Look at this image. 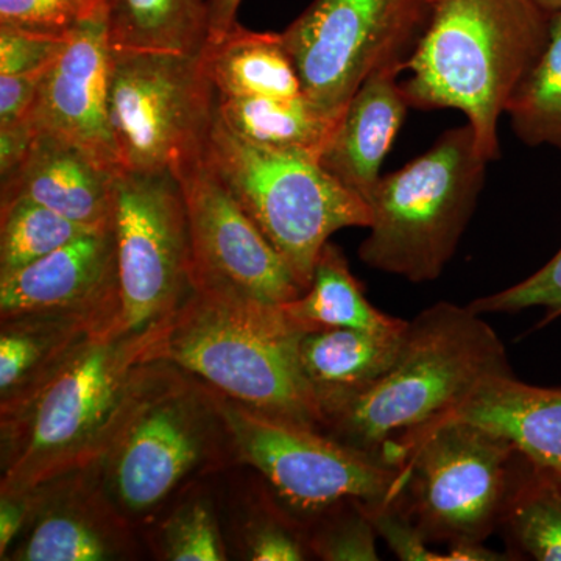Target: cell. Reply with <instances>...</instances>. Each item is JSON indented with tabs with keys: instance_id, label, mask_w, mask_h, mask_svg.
<instances>
[{
	"instance_id": "8d00e7d4",
	"label": "cell",
	"mask_w": 561,
	"mask_h": 561,
	"mask_svg": "<svg viewBox=\"0 0 561 561\" xmlns=\"http://www.w3.org/2000/svg\"><path fill=\"white\" fill-rule=\"evenodd\" d=\"M46 72L0 76V127L27 119Z\"/></svg>"
},
{
	"instance_id": "ac0fdd59",
	"label": "cell",
	"mask_w": 561,
	"mask_h": 561,
	"mask_svg": "<svg viewBox=\"0 0 561 561\" xmlns=\"http://www.w3.org/2000/svg\"><path fill=\"white\" fill-rule=\"evenodd\" d=\"M402 66L375 70L343 111L320 164L368 203L409 110L398 77Z\"/></svg>"
},
{
	"instance_id": "5b68a950",
	"label": "cell",
	"mask_w": 561,
	"mask_h": 561,
	"mask_svg": "<svg viewBox=\"0 0 561 561\" xmlns=\"http://www.w3.org/2000/svg\"><path fill=\"white\" fill-rule=\"evenodd\" d=\"M301 335L280 309L250 316L192 294L158 327L146 360L175 365L245 408L321 431L298 356Z\"/></svg>"
},
{
	"instance_id": "7402d4cb",
	"label": "cell",
	"mask_w": 561,
	"mask_h": 561,
	"mask_svg": "<svg viewBox=\"0 0 561 561\" xmlns=\"http://www.w3.org/2000/svg\"><path fill=\"white\" fill-rule=\"evenodd\" d=\"M203 65L219 98L291 99L302 84L280 33H260L236 24L202 51Z\"/></svg>"
},
{
	"instance_id": "52a82bcc",
	"label": "cell",
	"mask_w": 561,
	"mask_h": 561,
	"mask_svg": "<svg viewBox=\"0 0 561 561\" xmlns=\"http://www.w3.org/2000/svg\"><path fill=\"white\" fill-rule=\"evenodd\" d=\"M203 158L305 290L334 232L370 228V205L332 176L319 158L253 146L228 130L217 114Z\"/></svg>"
},
{
	"instance_id": "f1b7e54d",
	"label": "cell",
	"mask_w": 561,
	"mask_h": 561,
	"mask_svg": "<svg viewBox=\"0 0 561 561\" xmlns=\"http://www.w3.org/2000/svg\"><path fill=\"white\" fill-rule=\"evenodd\" d=\"M94 230L99 228L77 224L35 202L3 203L0 205V278Z\"/></svg>"
},
{
	"instance_id": "f546056e",
	"label": "cell",
	"mask_w": 561,
	"mask_h": 561,
	"mask_svg": "<svg viewBox=\"0 0 561 561\" xmlns=\"http://www.w3.org/2000/svg\"><path fill=\"white\" fill-rule=\"evenodd\" d=\"M232 531V545L241 560H312L305 526L280 507L262 481L251 491L245 512L236 513Z\"/></svg>"
},
{
	"instance_id": "e575fe53",
	"label": "cell",
	"mask_w": 561,
	"mask_h": 561,
	"mask_svg": "<svg viewBox=\"0 0 561 561\" xmlns=\"http://www.w3.org/2000/svg\"><path fill=\"white\" fill-rule=\"evenodd\" d=\"M373 526L379 537L394 552V556L404 561H451L448 552L432 551L431 542L421 534L419 527L402 512L397 502L393 504H367L362 502Z\"/></svg>"
},
{
	"instance_id": "6da1fadb",
	"label": "cell",
	"mask_w": 561,
	"mask_h": 561,
	"mask_svg": "<svg viewBox=\"0 0 561 561\" xmlns=\"http://www.w3.org/2000/svg\"><path fill=\"white\" fill-rule=\"evenodd\" d=\"M157 330L95 335L31 401L0 416V493L35 489L101 459L138 400Z\"/></svg>"
},
{
	"instance_id": "74e56055",
	"label": "cell",
	"mask_w": 561,
	"mask_h": 561,
	"mask_svg": "<svg viewBox=\"0 0 561 561\" xmlns=\"http://www.w3.org/2000/svg\"><path fill=\"white\" fill-rule=\"evenodd\" d=\"M35 139L28 119L0 127V179H7L24 162Z\"/></svg>"
},
{
	"instance_id": "3957f363",
	"label": "cell",
	"mask_w": 561,
	"mask_h": 561,
	"mask_svg": "<svg viewBox=\"0 0 561 561\" xmlns=\"http://www.w3.org/2000/svg\"><path fill=\"white\" fill-rule=\"evenodd\" d=\"M551 20L534 0H434L404 65L409 105L461 111L483 157L497 160L501 116L541 57Z\"/></svg>"
},
{
	"instance_id": "603a6c76",
	"label": "cell",
	"mask_w": 561,
	"mask_h": 561,
	"mask_svg": "<svg viewBox=\"0 0 561 561\" xmlns=\"http://www.w3.org/2000/svg\"><path fill=\"white\" fill-rule=\"evenodd\" d=\"M216 114L228 130L253 146L319 160L339 122L321 113L305 94L291 99L217 95Z\"/></svg>"
},
{
	"instance_id": "1f68e13d",
	"label": "cell",
	"mask_w": 561,
	"mask_h": 561,
	"mask_svg": "<svg viewBox=\"0 0 561 561\" xmlns=\"http://www.w3.org/2000/svg\"><path fill=\"white\" fill-rule=\"evenodd\" d=\"M106 20V0H0V25L65 36Z\"/></svg>"
},
{
	"instance_id": "836d02e7",
	"label": "cell",
	"mask_w": 561,
	"mask_h": 561,
	"mask_svg": "<svg viewBox=\"0 0 561 561\" xmlns=\"http://www.w3.org/2000/svg\"><path fill=\"white\" fill-rule=\"evenodd\" d=\"M68 35L0 25V76H21L50 68L65 49Z\"/></svg>"
},
{
	"instance_id": "277c9868",
	"label": "cell",
	"mask_w": 561,
	"mask_h": 561,
	"mask_svg": "<svg viewBox=\"0 0 561 561\" xmlns=\"http://www.w3.org/2000/svg\"><path fill=\"white\" fill-rule=\"evenodd\" d=\"M231 465L219 391L165 362H150L130 415L98 460L103 489L135 529Z\"/></svg>"
},
{
	"instance_id": "d4e9b609",
	"label": "cell",
	"mask_w": 561,
	"mask_h": 561,
	"mask_svg": "<svg viewBox=\"0 0 561 561\" xmlns=\"http://www.w3.org/2000/svg\"><path fill=\"white\" fill-rule=\"evenodd\" d=\"M114 50L201 55L208 43L206 0H106Z\"/></svg>"
},
{
	"instance_id": "7a4b0ae2",
	"label": "cell",
	"mask_w": 561,
	"mask_h": 561,
	"mask_svg": "<svg viewBox=\"0 0 561 561\" xmlns=\"http://www.w3.org/2000/svg\"><path fill=\"white\" fill-rule=\"evenodd\" d=\"M481 317L449 301L424 309L409 321L389 370L328 413L321 431L390 465L401 442L443 419L485 379L513 373L507 348Z\"/></svg>"
},
{
	"instance_id": "4fadbf2b",
	"label": "cell",
	"mask_w": 561,
	"mask_h": 561,
	"mask_svg": "<svg viewBox=\"0 0 561 561\" xmlns=\"http://www.w3.org/2000/svg\"><path fill=\"white\" fill-rule=\"evenodd\" d=\"M111 227L121 305L114 334L153 330L194 294L186 205L176 176L117 173Z\"/></svg>"
},
{
	"instance_id": "cb8c5ba5",
	"label": "cell",
	"mask_w": 561,
	"mask_h": 561,
	"mask_svg": "<svg viewBox=\"0 0 561 561\" xmlns=\"http://www.w3.org/2000/svg\"><path fill=\"white\" fill-rule=\"evenodd\" d=\"M279 309L291 327L302 334L332 328L386 331L405 323V320L378 311L365 298L345 254L331 242L317 257L308 289Z\"/></svg>"
},
{
	"instance_id": "44dd1931",
	"label": "cell",
	"mask_w": 561,
	"mask_h": 561,
	"mask_svg": "<svg viewBox=\"0 0 561 561\" xmlns=\"http://www.w3.org/2000/svg\"><path fill=\"white\" fill-rule=\"evenodd\" d=\"M408 324L386 331L332 328L301 335L298 356L302 375L323 420L389 370L400 354Z\"/></svg>"
},
{
	"instance_id": "83f0119b",
	"label": "cell",
	"mask_w": 561,
	"mask_h": 561,
	"mask_svg": "<svg viewBox=\"0 0 561 561\" xmlns=\"http://www.w3.org/2000/svg\"><path fill=\"white\" fill-rule=\"evenodd\" d=\"M505 113L524 144L561 151V11L552 14L548 44L513 92Z\"/></svg>"
},
{
	"instance_id": "f35d334b",
	"label": "cell",
	"mask_w": 561,
	"mask_h": 561,
	"mask_svg": "<svg viewBox=\"0 0 561 561\" xmlns=\"http://www.w3.org/2000/svg\"><path fill=\"white\" fill-rule=\"evenodd\" d=\"M241 2L242 0H206L209 31L208 43L220 39L225 33L230 32L238 24L236 13H238Z\"/></svg>"
},
{
	"instance_id": "d6a6232c",
	"label": "cell",
	"mask_w": 561,
	"mask_h": 561,
	"mask_svg": "<svg viewBox=\"0 0 561 561\" xmlns=\"http://www.w3.org/2000/svg\"><path fill=\"white\" fill-rule=\"evenodd\" d=\"M468 308L476 313L522 312L541 308L545 311L538 328L561 317V249L548 264L529 278L496 294L471 301Z\"/></svg>"
},
{
	"instance_id": "2e32d148",
	"label": "cell",
	"mask_w": 561,
	"mask_h": 561,
	"mask_svg": "<svg viewBox=\"0 0 561 561\" xmlns=\"http://www.w3.org/2000/svg\"><path fill=\"white\" fill-rule=\"evenodd\" d=\"M116 243L111 224L0 278V320L27 313H80L116 328Z\"/></svg>"
},
{
	"instance_id": "e0dca14e",
	"label": "cell",
	"mask_w": 561,
	"mask_h": 561,
	"mask_svg": "<svg viewBox=\"0 0 561 561\" xmlns=\"http://www.w3.org/2000/svg\"><path fill=\"white\" fill-rule=\"evenodd\" d=\"M116 176L79 147L35 131L24 162L0 180V205L31 201L77 224L108 227Z\"/></svg>"
},
{
	"instance_id": "8992f818",
	"label": "cell",
	"mask_w": 561,
	"mask_h": 561,
	"mask_svg": "<svg viewBox=\"0 0 561 561\" xmlns=\"http://www.w3.org/2000/svg\"><path fill=\"white\" fill-rule=\"evenodd\" d=\"M489 162L467 122L382 176L368 198L373 219L362 262L411 283L437 279L474 214Z\"/></svg>"
},
{
	"instance_id": "ab89813d",
	"label": "cell",
	"mask_w": 561,
	"mask_h": 561,
	"mask_svg": "<svg viewBox=\"0 0 561 561\" xmlns=\"http://www.w3.org/2000/svg\"><path fill=\"white\" fill-rule=\"evenodd\" d=\"M534 2L549 14L561 11V0H534Z\"/></svg>"
},
{
	"instance_id": "9c48e42d",
	"label": "cell",
	"mask_w": 561,
	"mask_h": 561,
	"mask_svg": "<svg viewBox=\"0 0 561 561\" xmlns=\"http://www.w3.org/2000/svg\"><path fill=\"white\" fill-rule=\"evenodd\" d=\"M234 467L256 471L280 507L306 526L339 502L393 504L400 468L342 445L323 431L245 408L219 393Z\"/></svg>"
},
{
	"instance_id": "4316f807",
	"label": "cell",
	"mask_w": 561,
	"mask_h": 561,
	"mask_svg": "<svg viewBox=\"0 0 561 561\" xmlns=\"http://www.w3.org/2000/svg\"><path fill=\"white\" fill-rule=\"evenodd\" d=\"M502 526L512 545L538 561H561V490L548 471L522 457Z\"/></svg>"
},
{
	"instance_id": "ba28073f",
	"label": "cell",
	"mask_w": 561,
	"mask_h": 561,
	"mask_svg": "<svg viewBox=\"0 0 561 561\" xmlns=\"http://www.w3.org/2000/svg\"><path fill=\"white\" fill-rule=\"evenodd\" d=\"M522 457L494 432L467 421H435L391 454L402 479L397 504L431 545H483L501 526Z\"/></svg>"
},
{
	"instance_id": "d590c367",
	"label": "cell",
	"mask_w": 561,
	"mask_h": 561,
	"mask_svg": "<svg viewBox=\"0 0 561 561\" xmlns=\"http://www.w3.org/2000/svg\"><path fill=\"white\" fill-rule=\"evenodd\" d=\"M39 500V486L18 493H0V560L5 559L11 546L27 529L38 511Z\"/></svg>"
},
{
	"instance_id": "484cf974",
	"label": "cell",
	"mask_w": 561,
	"mask_h": 561,
	"mask_svg": "<svg viewBox=\"0 0 561 561\" xmlns=\"http://www.w3.org/2000/svg\"><path fill=\"white\" fill-rule=\"evenodd\" d=\"M205 479L191 483L149 524V545L158 560L230 559L220 523L219 502Z\"/></svg>"
},
{
	"instance_id": "d6986e66",
	"label": "cell",
	"mask_w": 561,
	"mask_h": 561,
	"mask_svg": "<svg viewBox=\"0 0 561 561\" xmlns=\"http://www.w3.org/2000/svg\"><path fill=\"white\" fill-rule=\"evenodd\" d=\"M440 420L494 432L535 467L561 472V387L530 386L513 373L491 376Z\"/></svg>"
},
{
	"instance_id": "30bf717a",
	"label": "cell",
	"mask_w": 561,
	"mask_h": 561,
	"mask_svg": "<svg viewBox=\"0 0 561 561\" xmlns=\"http://www.w3.org/2000/svg\"><path fill=\"white\" fill-rule=\"evenodd\" d=\"M216 102L202 54L113 49L110 130L121 172H173L201 157Z\"/></svg>"
},
{
	"instance_id": "5bb4252c",
	"label": "cell",
	"mask_w": 561,
	"mask_h": 561,
	"mask_svg": "<svg viewBox=\"0 0 561 561\" xmlns=\"http://www.w3.org/2000/svg\"><path fill=\"white\" fill-rule=\"evenodd\" d=\"M38 486V511L3 560L136 559V529L103 489L98 461Z\"/></svg>"
},
{
	"instance_id": "9a60e30c",
	"label": "cell",
	"mask_w": 561,
	"mask_h": 561,
	"mask_svg": "<svg viewBox=\"0 0 561 561\" xmlns=\"http://www.w3.org/2000/svg\"><path fill=\"white\" fill-rule=\"evenodd\" d=\"M111 61L106 20L70 32L44 73L27 119L36 133L72 144L119 173L110 130Z\"/></svg>"
},
{
	"instance_id": "4dcf8cb0",
	"label": "cell",
	"mask_w": 561,
	"mask_h": 561,
	"mask_svg": "<svg viewBox=\"0 0 561 561\" xmlns=\"http://www.w3.org/2000/svg\"><path fill=\"white\" fill-rule=\"evenodd\" d=\"M312 559L378 561V531L362 501L348 500L321 512L305 526Z\"/></svg>"
},
{
	"instance_id": "60d3db41",
	"label": "cell",
	"mask_w": 561,
	"mask_h": 561,
	"mask_svg": "<svg viewBox=\"0 0 561 561\" xmlns=\"http://www.w3.org/2000/svg\"><path fill=\"white\" fill-rule=\"evenodd\" d=\"M549 474L552 476L553 481H556L557 485H559L561 490V472H559V474H552V472H549Z\"/></svg>"
},
{
	"instance_id": "ffe728a7",
	"label": "cell",
	"mask_w": 561,
	"mask_h": 561,
	"mask_svg": "<svg viewBox=\"0 0 561 561\" xmlns=\"http://www.w3.org/2000/svg\"><path fill=\"white\" fill-rule=\"evenodd\" d=\"M113 328L80 313H27L0 320V416L18 411L92 337Z\"/></svg>"
},
{
	"instance_id": "8fae6325",
	"label": "cell",
	"mask_w": 561,
	"mask_h": 561,
	"mask_svg": "<svg viewBox=\"0 0 561 561\" xmlns=\"http://www.w3.org/2000/svg\"><path fill=\"white\" fill-rule=\"evenodd\" d=\"M434 0H313L280 33L302 94L331 119L375 70L402 66L415 50Z\"/></svg>"
},
{
	"instance_id": "7c38bea8",
	"label": "cell",
	"mask_w": 561,
	"mask_h": 561,
	"mask_svg": "<svg viewBox=\"0 0 561 561\" xmlns=\"http://www.w3.org/2000/svg\"><path fill=\"white\" fill-rule=\"evenodd\" d=\"M172 173L186 205L194 294L250 316H272L300 297L305 289L289 265L216 179L203 153Z\"/></svg>"
}]
</instances>
